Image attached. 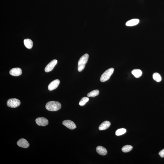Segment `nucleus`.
Wrapping results in <instances>:
<instances>
[{
	"label": "nucleus",
	"instance_id": "nucleus-1",
	"mask_svg": "<svg viewBox=\"0 0 164 164\" xmlns=\"http://www.w3.org/2000/svg\"><path fill=\"white\" fill-rule=\"evenodd\" d=\"M61 105L59 102L51 101L48 102L46 105V108L51 111H56L61 108Z\"/></svg>",
	"mask_w": 164,
	"mask_h": 164
},
{
	"label": "nucleus",
	"instance_id": "nucleus-2",
	"mask_svg": "<svg viewBox=\"0 0 164 164\" xmlns=\"http://www.w3.org/2000/svg\"><path fill=\"white\" fill-rule=\"evenodd\" d=\"M89 57L88 54H86L80 57L79 60L78 64V70L81 72L85 67L86 64L87 63Z\"/></svg>",
	"mask_w": 164,
	"mask_h": 164
},
{
	"label": "nucleus",
	"instance_id": "nucleus-3",
	"mask_svg": "<svg viewBox=\"0 0 164 164\" xmlns=\"http://www.w3.org/2000/svg\"><path fill=\"white\" fill-rule=\"evenodd\" d=\"M114 69L111 68L106 70L101 77L100 78V81L102 82H104L107 81L110 78L111 76L113 74Z\"/></svg>",
	"mask_w": 164,
	"mask_h": 164
},
{
	"label": "nucleus",
	"instance_id": "nucleus-4",
	"mask_svg": "<svg viewBox=\"0 0 164 164\" xmlns=\"http://www.w3.org/2000/svg\"><path fill=\"white\" fill-rule=\"evenodd\" d=\"M21 103V101L18 99L15 98L11 99L8 100L7 105L10 107L15 108L19 106Z\"/></svg>",
	"mask_w": 164,
	"mask_h": 164
},
{
	"label": "nucleus",
	"instance_id": "nucleus-5",
	"mask_svg": "<svg viewBox=\"0 0 164 164\" xmlns=\"http://www.w3.org/2000/svg\"><path fill=\"white\" fill-rule=\"evenodd\" d=\"M36 123L39 126H47L48 124V121L46 118L43 117H39L36 119Z\"/></svg>",
	"mask_w": 164,
	"mask_h": 164
},
{
	"label": "nucleus",
	"instance_id": "nucleus-6",
	"mask_svg": "<svg viewBox=\"0 0 164 164\" xmlns=\"http://www.w3.org/2000/svg\"><path fill=\"white\" fill-rule=\"evenodd\" d=\"M57 63V60L56 59L53 60L47 65L45 68L46 72H48L51 71Z\"/></svg>",
	"mask_w": 164,
	"mask_h": 164
},
{
	"label": "nucleus",
	"instance_id": "nucleus-7",
	"mask_svg": "<svg viewBox=\"0 0 164 164\" xmlns=\"http://www.w3.org/2000/svg\"><path fill=\"white\" fill-rule=\"evenodd\" d=\"M62 123L66 127L70 129H74L76 128L75 124L70 120H64L63 122Z\"/></svg>",
	"mask_w": 164,
	"mask_h": 164
},
{
	"label": "nucleus",
	"instance_id": "nucleus-8",
	"mask_svg": "<svg viewBox=\"0 0 164 164\" xmlns=\"http://www.w3.org/2000/svg\"><path fill=\"white\" fill-rule=\"evenodd\" d=\"M60 83V80L56 79L52 81L48 86V90L50 91L55 90L57 88Z\"/></svg>",
	"mask_w": 164,
	"mask_h": 164
},
{
	"label": "nucleus",
	"instance_id": "nucleus-9",
	"mask_svg": "<svg viewBox=\"0 0 164 164\" xmlns=\"http://www.w3.org/2000/svg\"><path fill=\"white\" fill-rule=\"evenodd\" d=\"M17 144L20 147L26 148L29 146V143L27 141L24 139H21L17 142Z\"/></svg>",
	"mask_w": 164,
	"mask_h": 164
},
{
	"label": "nucleus",
	"instance_id": "nucleus-10",
	"mask_svg": "<svg viewBox=\"0 0 164 164\" xmlns=\"http://www.w3.org/2000/svg\"><path fill=\"white\" fill-rule=\"evenodd\" d=\"M10 73L11 75L18 76L21 75L22 74V71L21 68L16 67L11 69L10 70Z\"/></svg>",
	"mask_w": 164,
	"mask_h": 164
},
{
	"label": "nucleus",
	"instance_id": "nucleus-11",
	"mask_svg": "<svg viewBox=\"0 0 164 164\" xmlns=\"http://www.w3.org/2000/svg\"><path fill=\"white\" fill-rule=\"evenodd\" d=\"M96 150L98 153L103 156L107 154V151L105 148L101 146L97 147L96 148Z\"/></svg>",
	"mask_w": 164,
	"mask_h": 164
},
{
	"label": "nucleus",
	"instance_id": "nucleus-12",
	"mask_svg": "<svg viewBox=\"0 0 164 164\" xmlns=\"http://www.w3.org/2000/svg\"><path fill=\"white\" fill-rule=\"evenodd\" d=\"M110 125L111 123L110 122L107 121L104 122L99 126V130H106L110 127Z\"/></svg>",
	"mask_w": 164,
	"mask_h": 164
},
{
	"label": "nucleus",
	"instance_id": "nucleus-13",
	"mask_svg": "<svg viewBox=\"0 0 164 164\" xmlns=\"http://www.w3.org/2000/svg\"><path fill=\"white\" fill-rule=\"evenodd\" d=\"M139 20L138 19H133L129 20L126 23V25L127 26H133L138 24Z\"/></svg>",
	"mask_w": 164,
	"mask_h": 164
},
{
	"label": "nucleus",
	"instance_id": "nucleus-14",
	"mask_svg": "<svg viewBox=\"0 0 164 164\" xmlns=\"http://www.w3.org/2000/svg\"><path fill=\"white\" fill-rule=\"evenodd\" d=\"M24 45L27 48L31 49L33 46V42L32 41L29 39H27L24 40Z\"/></svg>",
	"mask_w": 164,
	"mask_h": 164
},
{
	"label": "nucleus",
	"instance_id": "nucleus-15",
	"mask_svg": "<svg viewBox=\"0 0 164 164\" xmlns=\"http://www.w3.org/2000/svg\"><path fill=\"white\" fill-rule=\"evenodd\" d=\"M132 74L136 78H139L141 76L142 72L139 69H135L132 71Z\"/></svg>",
	"mask_w": 164,
	"mask_h": 164
},
{
	"label": "nucleus",
	"instance_id": "nucleus-16",
	"mask_svg": "<svg viewBox=\"0 0 164 164\" xmlns=\"http://www.w3.org/2000/svg\"><path fill=\"white\" fill-rule=\"evenodd\" d=\"M133 148V147L131 145H126L122 148V151L124 152H127L130 151Z\"/></svg>",
	"mask_w": 164,
	"mask_h": 164
},
{
	"label": "nucleus",
	"instance_id": "nucleus-17",
	"mask_svg": "<svg viewBox=\"0 0 164 164\" xmlns=\"http://www.w3.org/2000/svg\"><path fill=\"white\" fill-rule=\"evenodd\" d=\"M152 77L154 80L157 82H160L162 80L160 75L157 73H154L152 75Z\"/></svg>",
	"mask_w": 164,
	"mask_h": 164
},
{
	"label": "nucleus",
	"instance_id": "nucleus-18",
	"mask_svg": "<svg viewBox=\"0 0 164 164\" xmlns=\"http://www.w3.org/2000/svg\"><path fill=\"white\" fill-rule=\"evenodd\" d=\"M99 94V91L98 90H95L93 91L87 95L88 97H95L98 95Z\"/></svg>",
	"mask_w": 164,
	"mask_h": 164
},
{
	"label": "nucleus",
	"instance_id": "nucleus-19",
	"mask_svg": "<svg viewBox=\"0 0 164 164\" xmlns=\"http://www.w3.org/2000/svg\"><path fill=\"white\" fill-rule=\"evenodd\" d=\"M89 99L88 97H84L82 98L79 103L80 106H83L85 105L87 102L89 101Z\"/></svg>",
	"mask_w": 164,
	"mask_h": 164
},
{
	"label": "nucleus",
	"instance_id": "nucleus-20",
	"mask_svg": "<svg viewBox=\"0 0 164 164\" xmlns=\"http://www.w3.org/2000/svg\"><path fill=\"white\" fill-rule=\"evenodd\" d=\"M126 130L124 128L120 129H118L116 132V135L117 136H119L124 134L126 133Z\"/></svg>",
	"mask_w": 164,
	"mask_h": 164
},
{
	"label": "nucleus",
	"instance_id": "nucleus-21",
	"mask_svg": "<svg viewBox=\"0 0 164 164\" xmlns=\"http://www.w3.org/2000/svg\"><path fill=\"white\" fill-rule=\"evenodd\" d=\"M159 154L161 157H164V149L159 152Z\"/></svg>",
	"mask_w": 164,
	"mask_h": 164
}]
</instances>
